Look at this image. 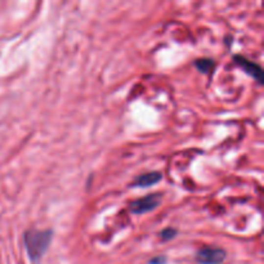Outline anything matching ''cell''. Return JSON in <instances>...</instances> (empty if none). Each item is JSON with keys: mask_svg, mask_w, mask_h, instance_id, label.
I'll return each mask as SVG.
<instances>
[{"mask_svg": "<svg viewBox=\"0 0 264 264\" xmlns=\"http://www.w3.org/2000/svg\"><path fill=\"white\" fill-rule=\"evenodd\" d=\"M52 230H28L24 233V243L28 257L32 262H39L47 253L52 242Z\"/></svg>", "mask_w": 264, "mask_h": 264, "instance_id": "obj_1", "label": "cell"}, {"mask_svg": "<svg viewBox=\"0 0 264 264\" xmlns=\"http://www.w3.org/2000/svg\"><path fill=\"white\" fill-rule=\"evenodd\" d=\"M161 196L159 193H151L144 197L137 198L134 201L129 204V210L133 214H146V213L152 212L157 206L160 205Z\"/></svg>", "mask_w": 264, "mask_h": 264, "instance_id": "obj_2", "label": "cell"}, {"mask_svg": "<svg viewBox=\"0 0 264 264\" xmlns=\"http://www.w3.org/2000/svg\"><path fill=\"white\" fill-rule=\"evenodd\" d=\"M226 255V251L219 247H201L196 254V261L200 264H220Z\"/></svg>", "mask_w": 264, "mask_h": 264, "instance_id": "obj_3", "label": "cell"}, {"mask_svg": "<svg viewBox=\"0 0 264 264\" xmlns=\"http://www.w3.org/2000/svg\"><path fill=\"white\" fill-rule=\"evenodd\" d=\"M233 62H235V65L240 67V69H242L249 76L253 77L254 80H257L259 85L263 84V70H262V67L259 66L258 63L251 62V61H249L247 58H245V57L242 56H239V54L233 56Z\"/></svg>", "mask_w": 264, "mask_h": 264, "instance_id": "obj_4", "label": "cell"}, {"mask_svg": "<svg viewBox=\"0 0 264 264\" xmlns=\"http://www.w3.org/2000/svg\"><path fill=\"white\" fill-rule=\"evenodd\" d=\"M161 179H163V174L159 173V171H151V173H144L142 175H139L132 186L133 187L147 188L153 186V184L159 183Z\"/></svg>", "mask_w": 264, "mask_h": 264, "instance_id": "obj_5", "label": "cell"}, {"mask_svg": "<svg viewBox=\"0 0 264 264\" xmlns=\"http://www.w3.org/2000/svg\"><path fill=\"white\" fill-rule=\"evenodd\" d=\"M196 69L202 73H212L216 70V62L210 58H200L195 61Z\"/></svg>", "mask_w": 264, "mask_h": 264, "instance_id": "obj_6", "label": "cell"}, {"mask_svg": "<svg viewBox=\"0 0 264 264\" xmlns=\"http://www.w3.org/2000/svg\"><path fill=\"white\" fill-rule=\"evenodd\" d=\"M178 231L173 227H168V228H164L160 233V239L161 241H170L173 240L174 237L177 236Z\"/></svg>", "mask_w": 264, "mask_h": 264, "instance_id": "obj_7", "label": "cell"}, {"mask_svg": "<svg viewBox=\"0 0 264 264\" xmlns=\"http://www.w3.org/2000/svg\"><path fill=\"white\" fill-rule=\"evenodd\" d=\"M167 263V258L165 257H155L148 262V264H165Z\"/></svg>", "mask_w": 264, "mask_h": 264, "instance_id": "obj_8", "label": "cell"}]
</instances>
